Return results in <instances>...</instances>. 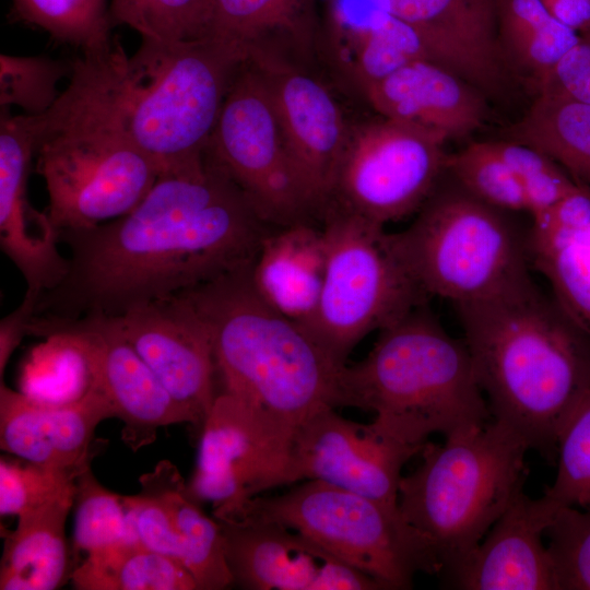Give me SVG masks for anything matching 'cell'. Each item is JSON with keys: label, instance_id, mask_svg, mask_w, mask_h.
Segmentation results:
<instances>
[{"label": "cell", "instance_id": "cell-1", "mask_svg": "<svg viewBox=\"0 0 590 590\" xmlns=\"http://www.w3.org/2000/svg\"><path fill=\"white\" fill-rule=\"evenodd\" d=\"M269 225L235 182L205 157L198 173L158 177L127 214L60 234L70 248L64 279L35 316H119L252 263Z\"/></svg>", "mask_w": 590, "mask_h": 590}, {"label": "cell", "instance_id": "cell-2", "mask_svg": "<svg viewBox=\"0 0 590 590\" xmlns=\"http://www.w3.org/2000/svg\"><path fill=\"white\" fill-rule=\"evenodd\" d=\"M455 305L493 420L554 462L559 433L590 389V335L531 278Z\"/></svg>", "mask_w": 590, "mask_h": 590}, {"label": "cell", "instance_id": "cell-3", "mask_svg": "<svg viewBox=\"0 0 590 590\" xmlns=\"http://www.w3.org/2000/svg\"><path fill=\"white\" fill-rule=\"evenodd\" d=\"M252 263L184 294L209 330L222 392L245 403L291 449L309 416L340 405L342 367L260 297Z\"/></svg>", "mask_w": 590, "mask_h": 590}, {"label": "cell", "instance_id": "cell-4", "mask_svg": "<svg viewBox=\"0 0 590 590\" xmlns=\"http://www.w3.org/2000/svg\"><path fill=\"white\" fill-rule=\"evenodd\" d=\"M106 54L76 58L68 86L39 115L36 172L48 193L45 212L59 235L127 214L161 176L125 126Z\"/></svg>", "mask_w": 590, "mask_h": 590}, {"label": "cell", "instance_id": "cell-5", "mask_svg": "<svg viewBox=\"0 0 590 590\" xmlns=\"http://www.w3.org/2000/svg\"><path fill=\"white\" fill-rule=\"evenodd\" d=\"M367 356L339 374L340 405L376 414L388 436L423 449L493 420L464 341L452 338L426 303L379 330Z\"/></svg>", "mask_w": 590, "mask_h": 590}, {"label": "cell", "instance_id": "cell-6", "mask_svg": "<svg viewBox=\"0 0 590 590\" xmlns=\"http://www.w3.org/2000/svg\"><path fill=\"white\" fill-rule=\"evenodd\" d=\"M106 61L125 126L161 176L203 170L241 52L210 38L141 39L128 56L115 39Z\"/></svg>", "mask_w": 590, "mask_h": 590}, {"label": "cell", "instance_id": "cell-7", "mask_svg": "<svg viewBox=\"0 0 590 590\" xmlns=\"http://www.w3.org/2000/svg\"><path fill=\"white\" fill-rule=\"evenodd\" d=\"M528 450L515 432L492 420L446 437L444 444L427 441L420 452L421 464L401 477L399 510L430 539L445 577L523 491Z\"/></svg>", "mask_w": 590, "mask_h": 590}, {"label": "cell", "instance_id": "cell-8", "mask_svg": "<svg viewBox=\"0 0 590 590\" xmlns=\"http://www.w3.org/2000/svg\"><path fill=\"white\" fill-rule=\"evenodd\" d=\"M389 246L426 296L455 304L498 295L531 278L528 234L457 182L437 187Z\"/></svg>", "mask_w": 590, "mask_h": 590}, {"label": "cell", "instance_id": "cell-9", "mask_svg": "<svg viewBox=\"0 0 590 590\" xmlns=\"http://www.w3.org/2000/svg\"><path fill=\"white\" fill-rule=\"evenodd\" d=\"M238 514L298 531L385 589H410L417 573L442 570L430 539L403 518L398 505L326 482L308 480L282 495L255 496L221 516Z\"/></svg>", "mask_w": 590, "mask_h": 590}, {"label": "cell", "instance_id": "cell-10", "mask_svg": "<svg viewBox=\"0 0 590 590\" xmlns=\"http://www.w3.org/2000/svg\"><path fill=\"white\" fill-rule=\"evenodd\" d=\"M322 288L300 328L338 366L356 344L427 302L393 255L384 226L329 206Z\"/></svg>", "mask_w": 590, "mask_h": 590}, {"label": "cell", "instance_id": "cell-11", "mask_svg": "<svg viewBox=\"0 0 590 590\" xmlns=\"http://www.w3.org/2000/svg\"><path fill=\"white\" fill-rule=\"evenodd\" d=\"M205 156L268 225L312 223L316 217L290 158L267 83L248 60L232 79Z\"/></svg>", "mask_w": 590, "mask_h": 590}, {"label": "cell", "instance_id": "cell-12", "mask_svg": "<svg viewBox=\"0 0 590 590\" xmlns=\"http://www.w3.org/2000/svg\"><path fill=\"white\" fill-rule=\"evenodd\" d=\"M447 141L436 129L387 117L351 128L328 208L384 227L417 212L446 172Z\"/></svg>", "mask_w": 590, "mask_h": 590}, {"label": "cell", "instance_id": "cell-13", "mask_svg": "<svg viewBox=\"0 0 590 590\" xmlns=\"http://www.w3.org/2000/svg\"><path fill=\"white\" fill-rule=\"evenodd\" d=\"M72 335L84 350L94 385L122 421L121 438L133 451L152 444L163 426L189 423L191 414L127 341L111 316L90 315L70 320L35 317L31 334Z\"/></svg>", "mask_w": 590, "mask_h": 590}, {"label": "cell", "instance_id": "cell-14", "mask_svg": "<svg viewBox=\"0 0 590 590\" xmlns=\"http://www.w3.org/2000/svg\"><path fill=\"white\" fill-rule=\"evenodd\" d=\"M290 451L245 403L221 392L199 433L188 489L199 503L213 504V516L231 512L286 484Z\"/></svg>", "mask_w": 590, "mask_h": 590}, {"label": "cell", "instance_id": "cell-15", "mask_svg": "<svg viewBox=\"0 0 590 590\" xmlns=\"http://www.w3.org/2000/svg\"><path fill=\"white\" fill-rule=\"evenodd\" d=\"M247 60L267 83L293 167L321 220L351 128L323 83L293 60L272 54H253Z\"/></svg>", "mask_w": 590, "mask_h": 590}, {"label": "cell", "instance_id": "cell-16", "mask_svg": "<svg viewBox=\"0 0 590 590\" xmlns=\"http://www.w3.org/2000/svg\"><path fill=\"white\" fill-rule=\"evenodd\" d=\"M421 449L361 424L326 406L309 416L294 435L286 484L316 480L398 505L404 464Z\"/></svg>", "mask_w": 590, "mask_h": 590}, {"label": "cell", "instance_id": "cell-17", "mask_svg": "<svg viewBox=\"0 0 590 590\" xmlns=\"http://www.w3.org/2000/svg\"><path fill=\"white\" fill-rule=\"evenodd\" d=\"M233 583L247 590H378L384 586L280 522L214 517Z\"/></svg>", "mask_w": 590, "mask_h": 590}, {"label": "cell", "instance_id": "cell-18", "mask_svg": "<svg viewBox=\"0 0 590 590\" xmlns=\"http://www.w3.org/2000/svg\"><path fill=\"white\" fill-rule=\"evenodd\" d=\"M111 317L200 433L219 393L211 337L190 299L181 293Z\"/></svg>", "mask_w": 590, "mask_h": 590}, {"label": "cell", "instance_id": "cell-19", "mask_svg": "<svg viewBox=\"0 0 590 590\" xmlns=\"http://www.w3.org/2000/svg\"><path fill=\"white\" fill-rule=\"evenodd\" d=\"M415 30L429 59L479 90L502 97L510 70L498 40V0H375Z\"/></svg>", "mask_w": 590, "mask_h": 590}, {"label": "cell", "instance_id": "cell-20", "mask_svg": "<svg viewBox=\"0 0 590 590\" xmlns=\"http://www.w3.org/2000/svg\"><path fill=\"white\" fill-rule=\"evenodd\" d=\"M35 156L33 127L20 119L0 126V246L40 296L66 276L69 259L59 249V233L46 212L27 200V179Z\"/></svg>", "mask_w": 590, "mask_h": 590}, {"label": "cell", "instance_id": "cell-21", "mask_svg": "<svg viewBox=\"0 0 590 590\" xmlns=\"http://www.w3.org/2000/svg\"><path fill=\"white\" fill-rule=\"evenodd\" d=\"M115 417L96 387L69 404H46L0 382V448L31 463L79 475L91 467L97 425Z\"/></svg>", "mask_w": 590, "mask_h": 590}, {"label": "cell", "instance_id": "cell-22", "mask_svg": "<svg viewBox=\"0 0 590 590\" xmlns=\"http://www.w3.org/2000/svg\"><path fill=\"white\" fill-rule=\"evenodd\" d=\"M557 507L521 491L465 560L446 576L462 590H556L542 535Z\"/></svg>", "mask_w": 590, "mask_h": 590}, {"label": "cell", "instance_id": "cell-23", "mask_svg": "<svg viewBox=\"0 0 590 590\" xmlns=\"http://www.w3.org/2000/svg\"><path fill=\"white\" fill-rule=\"evenodd\" d=\"M321 49L337 76L363 96L405 64L429 57L415 30L375 0H327Z\"/></svg>", "mask_w": 590, "mask_h": 590}, {"label": "cell", "instance_id": "cell-24", "mask_svg": "<svg viewBox=\"0 0 590 590\" xmlns=\"http://www.w3.org/2000/svg\"><path fill=\"white\" fill-rule=\"evenodd\" d=\"M365 99L382 117L436 129L462 139L486 116V97L470 83L429 60H414L373 84Z\"/></svg>", "mask_w": 590, "mask_h": 590}, {"label": "cell", "instance_id": "cell-25", "mask_svg": "<svg viewBox=\"0 0 590 590\" xmlns=\"http://www.w3.org/2000/svg\"><path fill=\"white\" fill-rule=\"evenodd\" d=\"M528 249L554 298L590 335V193L579 189L533 215Z\"/></svg>", "mask_w": 590, "mask_h": 590}, {"label": "cell", "instance_id": "cell-26", "mask_svg": "<svg viewBox=\"0 0 590 590\" xmlns=\"http://www.w3.org/2000/svg\"><path fill=\"white\" fill-rule=\"evenodd\" d=\"M327 244L322 226L302 222L269 231L251 267L252 284L275 311L300 324L322 288Z\"/></svg>", "mask_w": 590, "mask_h": 590}, {"label": "cell", "instance_id": "cell-27", "mask_svg": "<svg viewBox=\"0 0 590 590\" xmlns=\"http://www.w3.org/2000/svg\"><path fill=\"white\" fill-rule=\"evenodd\" d=\"M75 481L44 505L17 517L5 536L0 563L1 590H54L70 577L66 521Z\"/></svg>", "mask_w": 590, "mask_h": 590}, {"label": "cell", "instance_id": "cell-28", "mask_svg": "<svg viewBox=\"0 0 590 590\" xmlns=\"http://www.w3.org/2000/svg\"><path fill=\"white\" fill-rule=\"evenodd\" d=\"M209 38L236 48L245 60L253 54L287 58L283 47L311 49L316 0H212ZM288 59V58H287Z\"/></svg>", "mask_w": 590, "mask_h": 590}, {"label": "cell", "instance_id": "cell-29", "mask_svg": "<svg viewBox=\"0 0 590 590\" xmlns=\"http://www.w3.org/2000/svg\"><path fill=\"white\" fill-rule=\"evenodd\" d=\"M144 474L170 507L182 546V565L194 578L199 590H222L233 586L221 527L214 517L203 512L201 503L192 497L177 467L162 460L153 471Z\"/></svg>", "mask_w": 590, "mask_h": 590}, {"label": "cell", "instance_id": "cell-30", "mask_svg": "<svg viewBox=\"0 0 590 590\" xmlns=\"http://www.w3.org/2000/svg\"><path fill=\"white\" fill-rule=\"evenodd\" d=\"M508 140L544 153L590 193V104L538 95L508 130Z\"/></svg>", "mask_w": 590, "mask_h": 590}, {"label": "cell", "instance_id": "cell-31", "mask_svg": "<svg viewBox=\"0 0 590 590\" xmlns=\"http://www.w3.org/2000/svg\"><path fill=\"white\" fill-rule=\"evenodd\" d=\"M498 40L510 71L535 84L578 43L577 31L560 23L543 0H498Z\"/></svg>", "mask_w": 590, "mask_h": 590}, {"label": "cell", "instance_id": "cell-32", "mask_svg": "<svg viewBox=\"0 0 590 590\" xmlns=\"http://www.w3.org/2000/svg\"><path fill=\"white\" fill-rule=\"evenodd\" d=\"M70 579L79 590H199L180 563L138 540L86 555Z\"/></svg>", "mask_w": 590, "mask_h": 590}, {"label": "cell", "instance_id": "cell-33", "mask_svg": "<svg viewBox=\"0 0 590 590\" xmlns=\"http://www.w3.org/2000/svg\"><path fill=\"white\" fill-rule=\"evenodd\" d=\"M19 21L45 31L83 55L108 51L114 40L108 0H11Z\"/></svg>", "mask_w": 590, "mask_h": 590}, {"label": "cell", "instance_id": "cell-34", "mask_svg": "<svg viewBox=\"0 0 590 590\" xmlns=\"http://www.w3.org/2000/svg\"><path fill=\"white\" fill-rule=\"evenodd\" d=\"M47 339L25 366L21 391L46 404L81 400L95 387L84 350L68 333H55Z\"/></svg>", "mask_w": 590, "mask_h": 590}, {"label": "cell", "instance_id": "cell-35", "mask_svg": "<svg viewBox=\"0 0 590 590\" xmlns=\"http://www.w3.org/2000/svg\"><path fill=\"white\" fill-rule=\"evenodd\" d=\"M212 0H109L113 27L126 25L141 39L178 43L209 38Z\"/></svg>", "mask_w": 590, "mask_h": 590}, {"label": "cell", "instance_id": "cell-36", "mask_svg": "<svg viewBox=\"0 0 590 590\" xmlns=\"http://www.w3.org/2000/svg\"><path fill=\"white\" fill-rule=\"evenodd\" d=\"M73 545L86 555L137 540L123 496L103 486L91 467L75 479Z\"/></svg>", "mask_w": 590, "mask_h": 590}, {"label": "cell", "instance_id": "cell-37", "mask_svg": "<svg viewBox=\"0 0 590 590\" xmlns=\"http://www.w3.org/2000/svg\"><path fill=\"white\" fill-rule=\"evenodd\" d=\"M446 173L472 196L496 209L529 212L524 189L494 142H474L448 154Z\"/></svg>", "mask_w": 590, "mask_h": 590}, {"label": "cell", "instance_id": "cell-38", "mask_svg": "<svg viewBox=\"0 0 590 590\" xmlns=\"http://www.w3.org/2000/svg\"><path fill=\"white\" fill-rule=\"evenodd\" d=\"M556 461L555 480L544 496L557 508L590 507V389L559 433Z\"/></svg>", "mask_w": 590, "mask_h": 590}, {"label": "cell", "instance_id": "cell-39", "mask_svg": "<svg viewBox=\"0 0 590 590\" xmlns=\"http://www.w3.org/2000/svg\"><path fill=\"white\" fill-rule=\"evenodd\" d=\"M544 534L556 590H590V507L558 508Z\"/></svg>", "mask_w": 590, "mask_h": 590}, {"label": "cell", "instance_id": "cell-40", "mask_svg": "<svg viewBox=\"0 0 590 590\" xmlns=\"http://www.w3.org/2000/svg\"><path fill=\"white\" fill-rule=\"evenodd\" d=\"M1 107L20 106L26 115H40L49 109L60 93L57 84L68 67L47 57L0 58Z\"/></svg>", "mask_w": 590, "mask_h": 590}, {"label": "cell", "instance_id": "cell-41", "mask_svg": "<svg viewBox=\"0 0 590 590\" xmlns=\"http://www.w3.org/2000/svg\"><path fill=\"white\" fill-rule=\"evenodd\" d=\"M494 145L523 187L532 216L581 189L556 162L536 149L511 140L494 141Z\"/></svg>", "mask_w": 590, "mask_h": 590}, {"label": "cell", "instance_id": "cell-42", "mask_svg": "<svg viewBox=\"0 0 590 590\" xmlns=\"http://www.w3.org/2000/svg\"><path fill=\"white\" fill-rule=\"evenodd\" d=\"M78 475L47 469L21 458L0 460V515L16 516L52 499Z\"/></svg>", "mask_w": 590, "mask_h": 590}, {"label": "cell", "instance_id": "cell-43", "mask_svg": "<svg viewBox=\"0 0 590 590\" xmlns=\"http://www.w3.org/2000/svg\"><path fill=\"white\" fill-rule=\"evenodd\" d=\"M535 84L538 95L570 98L590 104V28Z\"/></svg>", "mask_w": 590, "mask_h": 590}, {"label": "cell", "instance_id": "cell-44", "mask_svg": "<svg viewBox=\"0 0 590 590\" xmlns=\"http://www.w3.org/2000/svg\"><path fill=\"white\" fill-rule=\"evenodd\" d=\"M40 294L27 290L20 305L0 321V379L7 364L23 338L30 334Z\"/></svg>", "mask_w": 590, "mask_h": 590}, {"label": "cell", "instance_id": "cell-45", "mask_svg": "<svg viewBox=\"0 0 590 590\" xmlns=\"http://www.w3.org/2000/svg\"><path fill=\"white\" fill-rule=\"evenodd\" d=\"M550 13L579 34L590 28V0H543Z\"/></svg>", "mask_w": 590, "mask_h": 590}]
</instances>
